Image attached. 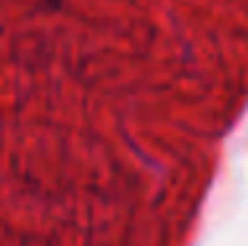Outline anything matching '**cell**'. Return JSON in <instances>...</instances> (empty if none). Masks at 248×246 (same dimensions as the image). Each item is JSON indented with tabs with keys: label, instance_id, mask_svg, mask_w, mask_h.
<instances>
[]
</instances>
